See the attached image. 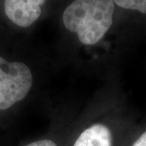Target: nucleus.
I'll use <instances>...</instances> for the list:
<instances>
[{
	"mask_svg": "<svg viewBox=\"0 0 146 146\" xmlns=\"http://www.w3.org/2000/svg\"><path fill=\"white\" fill-rule=\"evenodd\" d=\"M114 11L113 0H75L63 12V24L81 43L94 45L110 29Z\"/></svg>",
	"mask_w": 146,
	"mask_h": 146,
	"instance_id": "nucleus-1",
	"label": "nucleus"
},
{
	"mask_svg": "<svg viewBox=\"0 0 146 146\" xmlns=\"http://www.w3.org/2000/svg\"><path fill=\"white\" fill-rule=\"evenodd\" d=\"M33 75L26 64L8 62L0 56V110H7L29 94Z\"/></svg>",
	"mask_w": 146,
	"mask_h": 146,
	"instance_id": "nucleus-2",
	"label": "nucleus"
},
{
	"mask_svg": "<svg viewBox=\"0 0 146 146\" xmlns=\"http://www.w3.org/2000/svg\"><path fill=\"white\" fill-rule=\"evenodd\" d=\"M46 0H5L4 11L8 19L20 27L32 25L42 13Z\"/></svg>",
	"mask_w": 146,
	"mask_h": 146,
	"instance_id": "nucleus-3",
	"label": "nucleus"
},
{
	"mask_svg": "<svg viewBox=\"0 0 146 146\" xmlns=\"http://www.w3.org/2000/svg\"><path fill=\"white\" fill-rule=\"evenodd\" d=\"M73 146H113V136L104 124H94L84 131Z\"/></svg>",
	"mask_w": 146,
	"mask_h": 146,
	"instance_id": "nucleus-4",
	"label": "nucleus"
},
{
	"mask_svg": "<svg viewBox=\"0 0 146 146\" xmlns=\"http://www.w3.org/2000/svg\"><path fill=\"white\" fill-rule=\"evenodd\" d=\"M120 7L129 10L139 11L146 14V0H113Z\"/></svg>",
	"mask_w": 146,
	"mask_h": 146,
	"instance_id": "nucleus-5",
	"label": "nucleus"
},
{
	"mask_svg": "<svg viewBox=\"0 0 146 146\" xmlns=\"http://www.w3.org/2000/svg\"><path fill=\"white\" fill-rule=\"evenodd\" d=\"M25 146H58L57 144L54 141L49 140V139H43L32 142L30 144H28Z\"/></svg>",
	"mask_w": 146,
	"mask_h": 146,
	"instance_id": "nucleus-6",
	"label": "nucleus"
},
{
	"mask_svg": "<svg viewBox=\"0 0 146 146\" xmlns=\"http://www.w3.org/2000/svg\"><path fill=\"white\" fill-rule=\"evenodd\" d=\"M132 146H146V131L134 142Z\"/></svg>",
	"mask_w": 146,
	"mask_h": 146,
	"instance_id": "nucleus-7",
	"label": "nucleus"
}]
</instances>
